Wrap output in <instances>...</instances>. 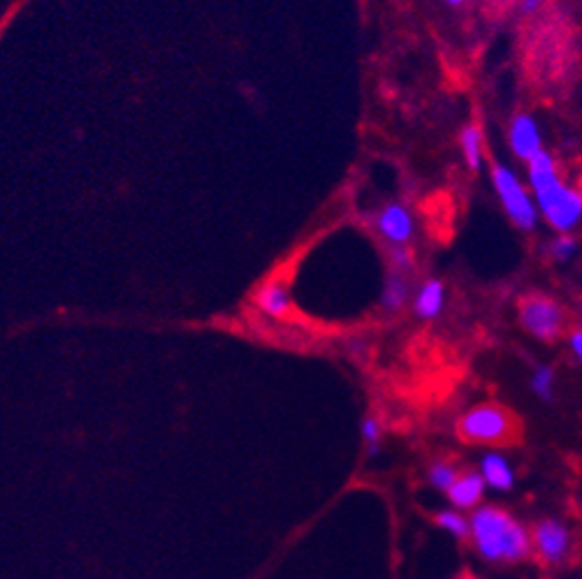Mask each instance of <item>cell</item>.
<instances>
[{
  "mask_svg": "<svg viewBox=\"0 0 582 579\" xmlns=\"http://www.w3.org/2000/svg\"><path fill=\"white\" fill-rule=\"evenodd\" d=\"M527 181L534 195L538 214L552 230L571 234L582 223V193L559 177L552 153L541 151L527 163Z\"/></svg>",
  "mask_w": 582,
  "mask_h": 579,
  "instance_id": "1",
  "label": "cell"
},
{
  "mask_svg": "<svg viewBox=\"0 0 582 579\" xmlns=\"http://www.w3.org/2000/svg\"><path fill=\"white\" fill-rule=\"evenodd\" d=\"M471 542L490 563H515L531 552V533L506 510L478 505L471 512Z\"/></svg>",
  "mask_w": 582,
  "mask_h": 579,
  "instance_id": "2",
  "label": "cell"
},
{
  "mask_svg": "<svg viewBox=\"0 0 582 579\" xmlns=\"http://www.w3.org/2000/svg\"><path fill=\"white\" fill-rule=\"evenodd\" d=\"M457 431L467 443L497 445L515 434V420L499 403H478L462 415Z\"/></svg>",
  "mask_w": 582,
  "mask_h": 579,
  "instance_id": "3",
  "label": "cell"
},
{
  "mask_svg": "<svg viewBox=\"0 0 582 579\" xmlns=\"http://www.w3.org/2000/svg\"><path fill=\"white\" fill-rule=\"evenodd\" d=\"M492 186L497 193L501 207H504L506 216L520 227V230L531 232L538 225V207L531 195L529 186L522 183V179L515 174L511 167L494 165L492 167Z\"/></svg>",
  "mask_w": 582,
  "mask_h": 579,
  "instance_id": "4",
  "label": "cell"
},
{
  "mask_svg": "<svg viewBox=\"0 0 582 579\" xmlns=\"http://www.w3.org/2000/svg\"><path fill=\"white\" fill-rule=\"evenodd\" d=\"M520 325L538 341H555L564 329V311L555 299L531 295L520 302Z\"/></svg>",
  "mask_w": 582,
  "mask_h": 579,
  "instance_id": "5",
  "label": "cell"
},
{
  "mask_svg": "<svg viewBox=\"0 0 582 579\" xmlns=\"http://www.w3.org/2000/svg\"><path fill=\"white\" fill-rule=\"evenodd\" d=\"M371 225L378 232L388 246H399V244H409L416 234V218H413V211L406 207L404 202H388L383 209H378L374 218H371Z\"/></svg>",
  "mask_w": 582,
  "mask_h": 579,
  "instance_id": "6",
  "label": "cell"
},
{
  "mask_svg": "<svg viewBox=\"0 0 582 579\" xmlns=\"http://www.w3.org/2000/svg\"><path fill=\"white\" fill-rule=\"evenodd\" d=\"M531 547L541 556L543 563H562L571 552V533L557 519H543L531 531Z\"/></svg>",
  "mask_w": 582,
  "mask_h": 579,
  "instance_id": "7",
  "label": "cell"
},
{
  "mask_svg": "<svg viewBox=\"0 0 582 579\" xmlns=\"http://www.w3.org/2000/svg\"><path fill=\"white\" fill-rule=\"evenodd\" d=\"M508 146H511L513 156L529 163L531 158H536L543 149V135L541 126L531 114H515L511 123H508Z\"/></svg>",
  "mask_w": 582,
  "mask_h": 579,
  "instance_id": "8",
  "label": "cell"
},
{
  "mask_svg": "<svg viewBox=\"0 0 582 579\" xmlns=\"http://www.w3.org/2000/svg\"><path fill=\"white\" fill-rule=\"evenodd\" d=\"M446 309V285L439 278H427L420 288L413 292V313L420 320H436Z\"/></svg>",
  "mask_w": 582,
  "mask_h": 579,
  "instance_id": "9",
  "label": "cell"
},
{
  "mask_svg": "<svg viewBox=\"0 0 582 579\" xmlns=\"http://www.w3.org/2000/svg\"><path fill=\"white\" fill-rule=\"evenodd\" d=\"M485 480L480 473H460V478L455 480V485L450 487L446 494L450 498V503H453V508L457 510H476L480 501H483L485 496Z\"/></svg>",
  "mask_w": 582,
  "mask_h": 579,
  "instance_id": "10",
  "label": "cell"
},
{
  "mask_svg": "<svg viewBox=\"0 0 582 579\" xmlns=\"http://www.w3.org/2000/svg\"><path fill=\"white\" fill-rule=\"evenodd\" d=\"M480 475H483L485 485L494 491H511L515 487L513 464L499 452H487L480 459Z\"/></svg>",
  "mask_w": 582,
  "mask_h": 579,
  "instance_id": "11",
  "label": "cell"
},
{
  "mask_svg": "<svg viewBox=\"0 0 582 579\" xmlns=\"http://www.w3.org/2000/svg\"><path fill=\"white\" fill-rule=\"evenodd\" d=\"M256 304H258V309L267 315V318H274V320L286 318V315L290 313L288 285L279 281V278H276V281L265 283L263 288L258 290Z\"/></svg>",
  "mask_w": 582,
  "mask_h": 579,
  "instance_id": "12",
  "label": "cell"
},
{
  "mask_svg": "<svg viewBox=\"0 0 582 579\" xmlns=\"http://www.w3.org/2000/svg\"><path fill=\"white\" fill-rule=\"evenodd\" d=\"M411 297H413V292H411L409 274L392 269L388 278H385L383 290H381V309L385 313H397L404 309Z\"/></svg>",
  "mask_w": 582,
  "mask_h": 579,
  "instance_id": "13",
  "label": "cell"
},
{
  "mask_svg": "<svg viewBox=\"0 0 582 579\" xmlns=\"http://www.w3.org/2000/svg\"><path fill=\"white\" fill-rule=\"evenodd\" d=\"M460 146L464 163H467L471 172H478L483 167V133H480L476 123H469V126L462 128Z\"/></svg>",
  "mask_w": 582,
  "mask_h": 579,
  "instance_id": "14",
  "label": "cell"
},
{
  "mask_svg": "<svg viewBox=\"0 0 582 579\" xmlns=\"http://www.w3.org/2000/svg\"><path fill=\"white\" fill-rule=\"evenodd\" d=\"M436 524H439V529H443L446 533H450V535H453V538H457V540L469 538V533H471L469 517H464V515H462V510H457V508L441 510L439 515H436Z\"/></svg>",
  "mask_w": 582,
  "mask_h": 579,
  "instance_id": "15",
  "label": "cell"
},
{
  "mask_svg": "<svg viewBox=\"0 0 582 579\" xmlns=\"http://www.w3.org/2000/svg\"><path fill=\"white\" fill-rule=\"evenodd\" d=\"M531 392L536 394L541 401L555 399V369L552 366H536V371L529 378Z\"/></svg>",
  "mask_w": 582,
  "mask_h": 579,
  "instance_id": "16",
  "label": "cell"
},
{
  "mask_svg": "<svg viewBox=\"0 0 582 579\" xmlns=\"http://www.w3.org/2000/svg\"><path fill=\"white\" fill-rule=\"evenodd\" d=\"M457 478H460V471H457L453 464H448V461H434V464L429 466L427 480H429V485L436 489L448 491L455 485Z\"/></svg>",
  "mask_w": 582,
  "mask_h": 579,
  "instance_id": "17",
  "label": "cell"
},
{
  "mask_svg": "<svg viewBox=\"0 0 582 579\" xmlns=\"http://www.w3.org/2000/svg\"><path fill=\"white\" fill-rule=\"evenodd\" d=\"M548 253L552 260L569 262L578 255V241L571 234H559V237L548 246Z\"/></svg>",
  "mask_w": 582,
  "mask_h": 579,
  "instance_id": "18",
  "label": "cell"
},
{
  "mask_svg": "<svg viewBox=\"0 0 582 579\" xmlns=\"http://www.w3.org/2000/svg\"><path fill=\"white\" fill-rule=\"evenodd\" d=\"M360 434H362V441L367 443L369 447V452L371 454H376L378 450V445H381V438H383V424L378 417H365L360 424Z\"/></svg>",
  "mask_w": 582,
  "mask_h": 579,
  "instance_id": "19",
  "label": "cell"
},
{
  "mask_svg": "<svg viewBox=\"0 0 582 579\" xmlns=\"http://www.w3.org/2000/svg\"><path fill=\"white\" fill-rule=\"evenodd\" d=\"M390 262L392 267L397 271H404V274H411L413 267H416V262H413V253L409 244H399V246H390Z\"/></svg>",
  "mask_w": 582,
  "mask_h": 579,
  "instance_id": "20",
  "label": "cell"
},
{
  "mask_svg": "<svg viewBox=\"0 0 582 579\" xmlns=\"http://www.w3.org/2000/svg\"><path fill=\"white\" fill-rule=\"evenodd\" d=\"M545 5V0H518L522 14H536Z\"/></svg>",
  "mask_w": 582,
  "mask_h": 579,
  "instance_id": "21",
  "label": "cell"
},
{
  "mask_svg": "<svg viewBox=\"0 0 582 579\" xmlns=\"http://www.w3.org/2000/svg\"><path fill=\"white\" fill-rule=\"evenodd\" d=\"M569 346H571V353L576 355L580 359V362H582V329H576V332L571 334Z\"/></svg>",
  "mask_w": 582,
  "mask_h": 579,
  "instance_id": "22",
  "label": "cell"
},
{
  "mask_svg": "<svg viewBox=\"0 0 582 579\" xmlns=\"http://www.w3.org/2000/svg\"><path fill=\"white\" fill-rule=\"evenodd\" d=\"M443 3L450 5V7H462L464 3H467V0H443Z\"/></svg>",
  "mask_w": 582,
  "mask_h": 579,
  "instance_id": "23",
  "label": "cell"
},
{
  "mask_svg": "<svg viewBox=\"0 0 582 579\" xmlns=\"http://www.w3.org/2000/svg\"><path fill=\"white\" fill-rule=\"evenodd\" d=\"M487 3H501V0H487Z\"/></svg>",
  "mask_w": 582,
  "mask_h": 579,
  "instance_id": "24",
  "label": "cell"
}]
</instances>
